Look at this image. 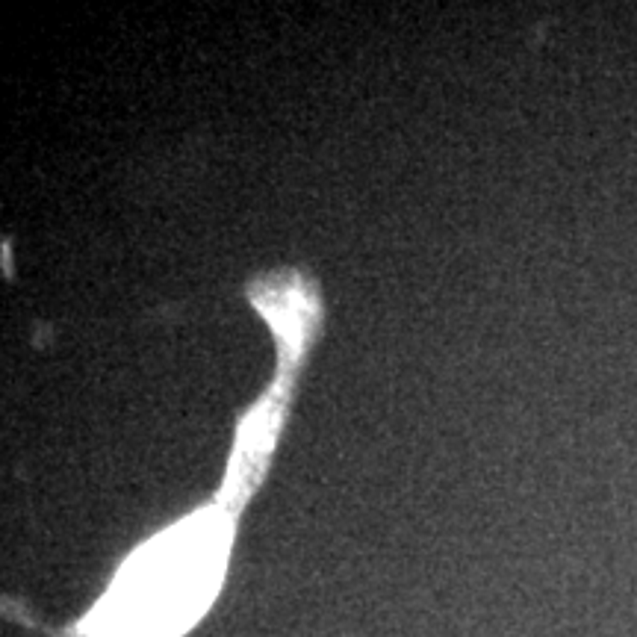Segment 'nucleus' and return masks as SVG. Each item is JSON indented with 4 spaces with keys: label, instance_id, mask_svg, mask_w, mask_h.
I'll return each mask as SVG.
<instances>
[{
    "label": "nucleus",
    "instance_id": "nucleus-1",
    "mask_svg": "<svg viewBox=\"0 0 637 637\" xmlns=\"http://www.w3.org/2000/svg\"><path fill=\"white\" fill-rule=\"evenodd\" d=\"M245 298L275 339V375L239 410L222 481L213 493L127 549L74 620L45 623L18 599L4 614L42 637H189L225 596L236 540L298 398V384L325 327V298L304 269L251 278Z\"/></svg>",
    "mask_w": 637,
    "mask_h": 637
}]
</instances>
